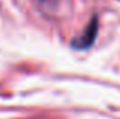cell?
I'll return each mask as SVG.
<instances>
[{"label": "cell", "mask_w": 120, "mask_h": 119, "mask_svg": "<svg viewBox=\"0 0 120 119\" xmlns=\"http://www.w3.org/2000/svg\"><path fill=\"white\" fill-rule=\"evenodd\" d=\"M97 31H99V18L93 17L91 21L87 24V28L84 29V32H82L79 37L75 38L73 46L76 49H88L94 43V40H96Z\"/></svg>", "instance_id": "1"}]
</instances>
